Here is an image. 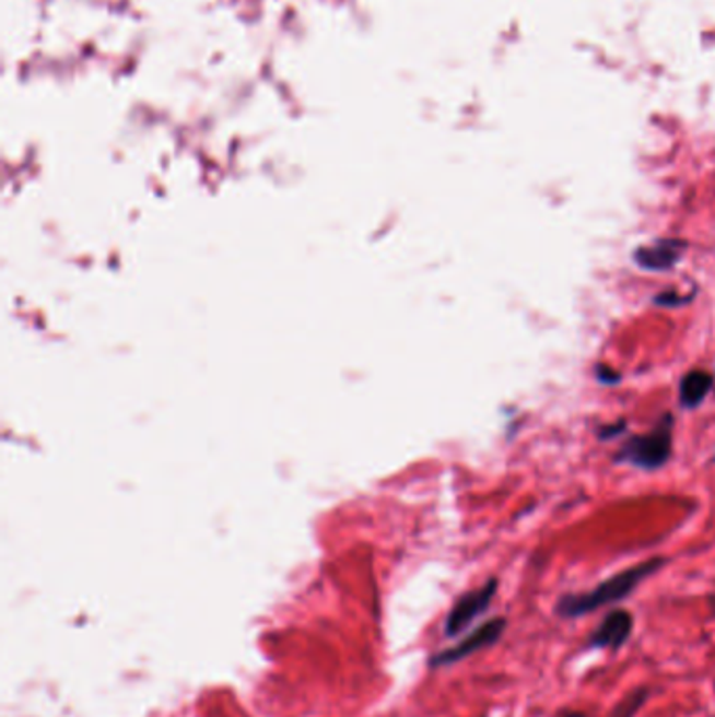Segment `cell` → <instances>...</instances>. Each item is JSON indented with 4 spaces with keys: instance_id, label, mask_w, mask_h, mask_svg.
Segmentation results:
<instances>
[{
    "instance_id": "3957f363",
    "label": "cell",
    "mask_w": 715,
    "mask_h": 717,
    "mask_svg": "<svg viewBox=\"0 0 715 717\" xmlns=\"http://www.w3.org/2000/svg\"><path fill=\"white\" fill-rule=\"evenodd\" d=\"M508 619L504 615L493 616V619H487L485 623H481L479 627H474L468 636H464L458 644L445 648V650H438L435 653L431 659H429V667L433 669H443V667L456 666L460 661H466L468 657L481 653V650H487L491 646H495L497 642L504 638L506 630H508Z\"/></svg>"
},
{
    "instance_id": "7a4b0ae2",
    "label": "cell",
    "mask_w": 715,
    "mask_h": 717,
    "mask_svg": "<svg viewBox=\"0 0 715 717\" xmlns=\"http://www.w3.org/2000/svg\"><path fill=\"white\" fill-rule=\"evenodd\" d=\"M673 415L665 413L646 435L630 436L614 454V463H628L638 470H659L671 458L673 449Z\"/></svg>"
},
{
    "instance_id": "30bf717a",
    "label": "cell",
    "mask_w": 715,
    "mask_h": 717,
    "mask_svg": "<svg viewBox=\"0 0 715 717\" xmlns=\"http://www.w3.org/2000/svg\"><path fill=\"white\" fill-rule=\"evenodd\" d=\"M594 374H596V380H598L600 385L613 386L621 383V374H619L617 369H613V367L605 365V363H598V365L594 367Z\"/></svg>"
},
{
    "instance_id": "7c38bea8",
    "label": "cell",
    "mask_w": 715,
    "mask_h": 717,
    "mask_svg": "<svg viewBox=\"0 0 715 717\" xmlns=\"http://www.w3.org/2000/svg\"><path fill=\"white\" fill-rule=\"evenodd\" d=\"M561 717H588V714H584L579 709H566V712H562Z\"/></svg>"
},
{
    "instance_id": "52a82bcc",
    "label": "cell",
    "mask_w": 715,
    "mask_h": 717,
    "mask_svg": "<svg viewBox=\"0 0 715 717\" xmlns=\"http://www.w3.org/2000/svg\"><path fill=\"white\" fill-rule=\"evenodd\" d=\"M714 374H710L705 369L687 372L680 380V388H678L680 405L684 410H699L703 405V401L710 397V392L714 388Z\"/></svg>"
},
{
    "instance_id": "8992f818",
    "label": "cell",
    "mask_w": 715,
    "mask_h": 717,
    "mask_svg": "<svg viewBox=\"0 0 715 717\" xmlns=\"http://www.w3.org/2000/svg\"><path fill=\"white\" fill-rule=\"evenodd\" d=\"M689 244L684 239H655L653 244H644L634 250V262L642 271L648 273H665L671 271L682 257L687 255Z\"/></svg>"
},
{
    "instance_id": "6da1fadb",
    "label": "cell",
    "mask_w": 715,
    "mask_h": 717,
    "mask_svg": "<svg viewBox=\"0 0 715 717\" xmlns=\"http://www.w3.org/2000/svg\"><path fill=\"white\" fill-rule=\"evenodd\" d=\"M665 564H667V559L655 556V559L632 564V566L614 573L586 591L561 593L554 602V615L559 616L561 621H573V619L591 615L605 607H614V604L628 600L646 579L655 577Z\"/></svg>"
},
{
    "instance_id": "5b68a950",
    "label": "cell",
    "mask_w": 715,
    "mask_h": 717,
    "mask_svg": "<svg viewBox=\"0 0 715 717\" xmlns=\"http://www.w3.org/2000/svg\"><path fill=\"white\" fill-rule=\"evenodd\" d=\"M636 630V616L628 609L614 607L600 623L589 632L588 640L584 642L582 650H613L619 653L628 642L632 640Z\"/></svg>"
},
{
    "instance_id": "277c9868",
    "label": "cell",
    "mask_w": 715,
    "mask_h": 717,
    "mask_svg": "<svg viewBox=\"0 0 715 717\" xmlns=\"http://www.w3.org/2000/svg\"><path fill=\"white\" fill-rule=\"evenodd\" d=\"M497 589H500V579L491 577L483 586L461 593L445 616V625H443L445 638H458L479 616L485 615L491 609Z\"/></svg>"
},
{
    "instance_id": "9c48e42d",
    "label": "cell",
    "mask_w": 715,
    "mask_h": 717,
    "mask_svg": "<svg viewBox=\"0 0 715 717\" xmlns=\"http://www.w3.org/2000/svg\"><path fill=\"white\" fill-rule=\"evenodd\" d=\"M690 301H692V296H680L678 292H673V290H669V292H661V294H657L655 298H653V303L657 305V307H665V308H676V307H682V305H689Z\"/></svg>"
},
{
    "instance_id": "ba28073f",
    "label": "cell",
    "mask_w": 715,
    "mask_h": 717,
    "mask_svg": "<svg viewBox=\"0 0 715 717\" xmlns=\"http://www.w3.org/2000/svg\"><path fill=\"white\" fill-rule=\"evenodd\" d=\"M650 696H653L650 686H636L614 705L609 717H636L646 707Z\"/></svg>"
},
{
    "instance_id": "4fadbf2b",
    "label": "cell",
    "mask_w": 715,
    "mask_h": 717,
    "mask_svg": "<svg viewBox=\"0 0 715 717\" xmlns=\"http://www.w3.org/2000/svg\"><path fill=\"white\" fill-rule=\"evenodd\" d=\"M710 604H712V613H714V619H715V596H712V600H710Z\"/></svg>"
},
{
    "instance_id": "8fae6325",
    "label": "cell",
    "mask_w": 715,
    "mask_h": 717,
    "mask_svg": "<svg viewBox=\"0 0 715 717\" xmlns=\"http://www.w3.org/2000/svg\"><path fill=\"white\" fill-rule=\"evenodd\" d=\"M625 428H628V422H625V420H621V422H617V424L602 426V428L598 431V438H600V440H611V438H617V436L623 435Z\"/></svg>"
}]
</instances>
